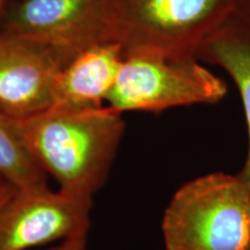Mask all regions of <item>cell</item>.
<instances>
[{
  "instance_id": "13",
  "label": "cell",
  "mask_w": 250,
  "mask_h": 250,
  "mask_svg": "<svg viewBox=\"0 0 250 250\" xmlns=\"http://www.w3.org/2000/svg\"><path fill=\"white\" fill-rule=\"evenodd\" d=\"M14 191V188L11 184L5 183L0 187V210L4 206V204L7 202V199L11 197L12 193Z\"/></svg>"
},
{
  "instance_id": "4",
  "label": "cell",
  "mask_w": 250,
  "mask_h": 250,
  "mask_svg": "<svg viewBox=\"0 0 250 250\" xmlns=\"http://www.w3.org/2000/svg\"><path fill=\"white\" fill-rule=\"evenodd\" d=\"M227 86L198 59L170 58L158 54L125 56L107 102L121 114L161 112L171 108L213 104Z\"/></svg>"
},
{
  "instance_id": "9",
  "label": "cell",
  "mask_w": 250,
  "mask_h": 250,
  "mask_svg": "<svg viewBox=\"0 0 250 250\" xmlns=\"http://www.w3.org/2000/svg\"><path fill=\"white\" fill-rule=\"evenodd\" d=\"M197 58L223 68L241 96L248 131V153L237 175L250 191V21L235 12L202 46Z\"/></svg>"
},
{
  "instance_id": "12",
  "label": "cell",
  "mask_w": 250,
  "mask_h": 250,
  "mask_svg": "<svg viewBox=\"0 0 250 250\" xmlns=\"http://www.w3.org/2000/svg\"><path fill=\"white\" fill-rule=\"evenodd\" d=\"M236 13L250 21V0H235Z\"/></svg>"
},
{
  "instance_id": "15",
  "label": "cell",
  "mask_w": 250,
  "mask_h": 250,
  "mask_svg": "<svg viewBox=\"0 0 250 250\" xmlns=\"http://www.w3.org/2000/svg\"><path fill=\"white\" fill-rule=\"evenodd\" d=\"M5 183H7V182H5V181H4V180H2V179H1V177H0V187H1V186H2V184H5Z\"/></svg>"
},
{
  "instance_id": "11",
  "label": "cell",
  "mask_w": 250,
  "mask_h": 250,
  "mask_svg": "<svg viewBox=\"0 0 250 250\" xmlns=\"http://www.w3.org/2000/svg\"><path fill=\"white\" fill-rule=\"evenodd\" d=\"M87 233H81L78 235L68 237L67 240L62 241L61 245L48 250H86Z\"/></svg>"
},
{
  "instance_id": "7",
  "label": "cell",
  "mask_w": 250,
  "mask_h": 250,
  "mask_svg": "<svg viewBox=\"0 0 250 250\" xmlns=\"http://www.w3.org/2000/svg\"><path fill=\"white\" fill-rule=\"evenodd\" d=\"M0 31L79 52L110 42L103 0H19L5 8Z\"/></svg>"
},
{
  "instance_id": "3",
  "label": "cell",
  "mask_w": 250,
  "mask_h": 250,
  "mask_svg": "<svg viewBox=\"0 0 250 250\" xmlns=\"http://www.w3.org/2000/svg\"><path fill=\"white\" fill-rule=\"evenodd\" d=\"M161 229L166 250H250V191L237 174L196 177L171 197Z\"/></svg>"
},
{
  "instance_id": "10",
  "label": "cell",
  "mask_w": 250,
  "mask_h": 250,
  "mask_svg": "<svg viewBox=\"0 0 250 250\" xmlns=\"http://www.w3.org/2000/svg\"><path fill=\"white\" fill-rule=\"evenodd\" d=\"M0 177L14 189L46 186V174L31 158L12 118L0 112Z\"/></svg>"
},
{
  "instance_id": "14",
  "label": "cell",
  "mask_w": 250,
  "mask_h": 250,
  "mask_svg": "<svg viewBox=\"0 0 250 250\" xmlns=\"http://www.w3.org/2000/svg\"><path fill=\"white\" fill-rule=\"evenodd\" d=\"M4 11H5V0H0V21H1Z\"/></svg>"
},
{
  "instance_id": "1",
  "label": "cell",
  "mask_w": 250,
  "mask_h": 250,
  "mask_svg": "<svg viewBox=\"0 0 250 250\" xmlns=\"http://www.w3.org/2000/svg\"><path fill=\"white\" fill-rule=\"evenodd\" d=\"M13 122L24 147L57 181L59 191L86 199L104 184L125 131L122 114L109 105L51 108Z\"/></svg>"
},
{
  "instance_id": "2",
  "label": "cell",
  "mask_w": 250,
  "mask_h": 250,
  "mask_svg": "<svg viewBox=\"0 0 250 250\" xmlns=\"http://www.w3.org/2000/svg\"><path fill=\"white\" fill-rule=\"evenodd\" d=\"M235 12V0H103L108 40L125 56L198 59L202 46Z\"/></svg>"
},
{
  "instance_id": "8",
  "label": "cell",
  "mask_w": 250,
  "mask_h": 250,
  "mask_svg": "<svg viewBox=\"0 0 250 250\" xmlns=\"http://www.w3.org/2000/svg\"><path fill=\"white\" fill-rule=\"evenodd\" d=\"M124 58V50L116 42L96 43L81 50L56 78L51 108L77 110L102 107Z\"/></svg>"
},
{
  "instance_id": "5",
  "label": "cell",
  "mask_w": 250,
  "mask_h": 250,
  "mask_svg": "<svg viewBox=\"0 0 250 250\" xmlns=\"http://www.w3.org/2000/svg\"><path fill=\"white\" fill-rule=\"evenodd\" d=\"M92 199L46 186L14 189L0 210V250H30L88 233Z\"/></svg>"
},
{
  "instance_id": "6",
  "label": "cell",
  "mask_w": 250,
  "mask_h": 250,
  "mask_svg": "<svg viewBox=\"0 0 250 250\" xmlns=\"http://www.w3.org/2000/svg\"><path fill=\"white\" fill-rule=\"evenodd\" d=\"M77 54L0 31V112L24 120L49 110L56 78Z\"/></svg>"
}]
</instances>
